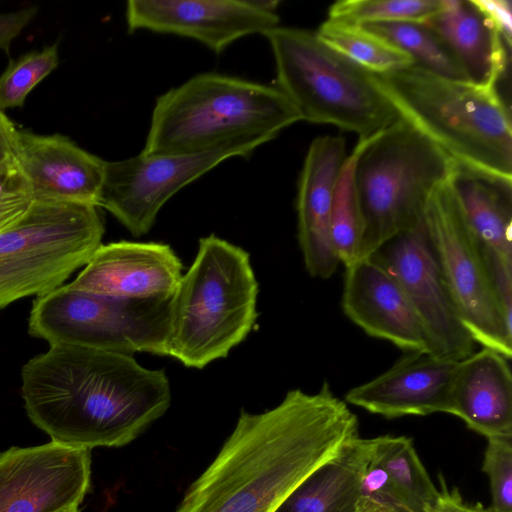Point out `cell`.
I'll list each match as a JSON object with an SVG mask.
<instances>
[{
	"label": "cell",
	"mask_w": 512,
	"mask_h": 512,
	"mask_svg": "<svg viewBox=\"0 0 512 512\" xmlns=\"http://www.w3.org/2000/svg\"><path fill=\"white\" fill-rule=\"evenodd\" d=\"M104 232L97 206L34 200L0 232V309L61 286L89 262Z\"/></svg>",
	"instance_id": "ba28073f"
},
{
	"label": "cell",
	"mask_w": 512,
	"mask_h": 512,
	"mask_svg": "<svg viewBox=\"0 0 512 512\" xmlns=\"http://www.w3.org/2000/svg\"><path fill=\"white\" fill-rule=\"evenodd\" d=\"M34 202L30 185L15 157L0 165V232L21 218Z\"/></svg>",
	"instance_id": "1f68e13d"
},
{
	"label": "cell",
	"mask_w": 512,
	"mask_h": 512,
	"mask_svg": "<svg viewBox=\"0 0 512 512\" xmlns=\"http://www.w3.org/2000/svg\"><path fill=\"white\" fill-rule=\"evenodd\" d=\"M482 471L487 475L494 512H512V436L487 438Z\"/></svg>",
	"instance_id": "f546056e"
},
{
	"label": "cell",
	"mask_w": 512,
	"mask_h": 512,
	"mask_svg": "<svg viewBox=\"0 0 512 512\" xmlns=\"http://www.w3.org/2000/svg\"><path fill=\"white\" fill-rule=\"evenodd\" d=\"M301 121L276 87L209 72L160 95L152 111L146 154H193L234 143L256 147Z\"/></svg>",
	"instance_id": "277c9868"
},
{
	"label": "cell",
	"mask_w": 512,
	"mask_h": 512,
	"mask_svg": "<svg viewBox=\"0 0 512 512\" xmlns=\"http://www.w3.org/2000/svg\"><path fill=\"white\" fill-rule=\"evenodd\" d=\"M315 32L326 46L369 73L386 74L414 65L405 52L363 25L328 18Z\"/></svg>",
	"instance_id": "cb8c5ba5"
},
{
	"label": "cell",
	"mask_w": 512,
	"mask_h": 512,
	"mask_svg": "<svg viewBox=\"0 0 512 512\" xmlns=\"http://www.w3.org/2000/svg\"><path fill=\"white\" fill-rule=\"evenodd\" d=\"M372 457L415 512H426L435 502L438 487L407 436L373 437Z\"/></svg>",
	"instance_id": "d4e9b609"
},
{
	"label": "cell",
	"mask_w": 512,
	"mask_h": 512,
	"mask_svg": "<svg viewBox=\"0 0 512 512\" xmlns=\"http://www.w3.org/2000/svg\"><path fill=\"white\" fill-rule=\"evenodd\" d=\"M372 450L363 472L356 512H415L374 461Z\"/></svg>",
	"instance_id": "4dcf8cb0"
},
{
	"label": "cell",
	"mask_w": 512,
	"mask_h": 512,
	"mask_svg": "<svg viewBox=\"0 0 512 512\" xmlns=\"http://www.w3.org/2000/svg\"><path fill=\"white\" fill-rule=\"evenodd\" d=\"M257 147L234 143L193 154H140L106 161L98 207L110 212L131 234L152 228L163 205L180 189L232 157H247Z\"/></svg>",
	"instance_id": "8fae6325"
},
{
	"label": "cell",
	"mask_w": 512,
	"mask_h": 512,
	"mask_svg": "<svg viewBox=\"0 0 512 512\" xmlns=\"http://www.w3.org/2000/svg\"><path fill=\"white\" fill-rule=\"evenodd\" d=\"M59 63L58 43L30 51L9 63L0 76V109L22 107L28 94Z\"/></svg>",
	"instance_id": "f1b7e54d"
},
{
	"label": "cell",
	"mask_w": 512,
	"mask_h": 512,
	"mask_svg": "<svg viewBox=\"0 0 512 512\" xmlns=\"http://www.w3.org/2000/svg\"><path fill=\"white\" fill-rule=\"evenodd\" d=\"M38 11L35 6L13 12L0 13V50L9 53L11 42L34 18Z\"/></svg>",
	"instance_id": "e575fe53"
},
{
	"label": "cell",
	"mask_w": 512,
	"mask_h": 512,
	"mask_svg": "<svg viewBox=\"0 0 512 512\" xmlns=\"http://www.w3.org/2000/svg\"><path fill=\"white\" fill-rule=\"evenodd\" d=\"M341 305L366 334L406 352L430 353L425 331L403 288L373 257L346 267Z\"/></svg>",
	"instance_id": "ac0fdd59"
},
{
	"label": "cell",
	"mask_w": 512,
	"mask_h": 512,
	"mask_svg": "<svg viewBox=\"0 0 512 512\" xmlns=\"http://www.w3.org/2000/svg\"><path fill=\"white\" fill-rule=\"evenodd\" d=\"M21 394L31 422L60 445L121 447L171 403L164 370L131 355L56 344L24 364Z\"/></svg>",
	"instance_id": "7a4b0ae2"
},
{
	"label": "cell",
	"mask_w": 512,
	"mask_h": 512,
	"mask_svg": "<svg viewBox=\"0 0 512 512\" xmlns=\"http://www.w3.org/2000/svg\"><path fill=\"white\" fill-rule=\"evenodd\" d=\"M18 129L0 109V165L15 157Z\"/></svg>",
	"instance_id": "d590c367"
},
{
	"label": "cell",
	"mask_w": 512,
	"mask_h": 512,
	"mask_svg": "<svg viewBox=\"0 0 512 512\" xmlns=\"http://www.w3.org/2000/svg\"><path fill=\"white\" fill-rule=\"evenodd\" d=\"M457 363L427 352H406L377 377L351 388L344 401L388 419L449 414Z\"/></svg>",
	"instance_id": "2e32d148"
},
{
	"label": "cell",
	"mask_w": 512,
	"mask_h": 512,
	"mask_svg": "<svg viewBox=\"0 0 512 512\" xmlns=\"http://www.w3.org/2000/svg\"><path fill=\"white\" fill-rule=\"evenodd\" d=\"M257 296L248 252L214 234L201 238L170 299L166 356L196 369L226 357L251 332Z\"/></svg>",
	"instance_id": "5b68a950"
},
{
	"label": "cell",
	"mask_w": 512,
	"mask_h": 512,
	"mask_svg": "<svg viewBox=\"0 0 512 512\" xmlns=\"http://www.w3.org/2000/svg\"><path fill=\"white\" fill-rule=\"evenodd\" d=\"M79 506H80V505H78V506H73V507H69V508H67V509H63V510H61V511H59V512H80V510H79Z\"/></svg>",
	"instance_id": "8d00e7d4"
},
{
	"label": "cell",
	"mask_w": 512,
	"mask_h": 512,
	"mask_svg": "<svg viewBox=\"0 0 512 512\" xmlns=\"http://www.w3.org/2000/svg\"><path fill=\"white\" fill-rule=\"evenodd\" d=\"M359 436L357 416L324 382L274 408L242 411L221 450L175 512H274L310 473Z\"/></svg>",
	"instance_id": "6da1fadb"
},
{
	"label": "cell",
	"mask_w": 512,
	"mask_h": 512,
	"mask_svg": "<svg viewBox=\"0 0 512 512\" xmlns=\"http://www.w3.org/2000/svg\"><path fill=\"white\" fill-rule=\"evenodd\" d=\"M373 438L360 435L304 480L274 512H356L363 472Z\"/></svg>",
	"instance_id": "7402d4cb"
},
{
	"label": "cell",
	"mask_w": 512,
	"mask_h": 512,
	"mask_svg": "<svg viewBox=\"0 0 512 512\" xmlns=\"http://www.w3.org/2000/svg\"><path fill=\"white\" fill-rule=\"evenodd\" d=\"M403 288L427 336L430 354L460 361L475 350L442 278L424 220L401 232L373 255Z\"/></svg>",
	"instance_id": "7c38bea8"
},
{
	"label": "cell",
	"mask_w": 512,
	"mask_h": 512,
	"mask_svg": "<svg viewBox=\"0 0 512 512\" xmlns=\"http://www.w3.org/2000/svg\"><path fill=\"white\" fill-rule=\"evenodd\" d=\"M427 24L448 46L470 81L497 86L511 47L471 0H441Z\"/></svg>",
	"instance_id": "44dd1931"
},
{
	"label": "cell",
	"mask_w": 512,
	"mask_h": 512,
	"mask_svg": "<svg viewBox=\"0 0 512 512\" xmlns=\"http://www.w3.org/2000/svg\"><path fill=\"white\" fill-rule=\"evenodd\" d=\"M376 134L359 139L352 153L347 155L334 189L331 235L340 264L345 268L358 261L364 234V219L356 185V165L360 154Z\"/></svg>",
	"instance_id": "484cf974"
},
{
	"label": "cell",
	"mask_w": 512,
	"mask_h": 512,
	"mask_svg": "<svg viewBox=\"0 0 512 512\" xmlns=\"http://www.w3.org/2000/svg\"><path fill=\"white\" fill-rule=\"evenodd\" d=\"M478 10L494 25L506 43L512 41V3L509 0H471Z\"/></svg>",
	"instance_id": "836d02e7"
},
{
	"label": "cell",
	"mask_w": 512,
	"mask_h": 512,
	"mask_svg": "<svg viewBox=\"0 0 512 512\" xmlns=\"http://www.w3.org/2000/svg\"><path fill=\"white\" fill-rule=\"evenodd\" d=\"M91 450L53 441L0 453V512H59L90 488Z\"/></svg>",
	"instance_id": "4fadbf2b"
},
{
	"label": "cell",
	"mask_w": 512,
	"mask_h": 512,
	"mask_svg": "<svg viewBox=\"0 0 512 512\" xmlns=\"http://www.w3.org/2000/svg\"><path fill=\"white\" fill-rule=\"evenodd\" d=\"M14 156L34 200L98 207L105 160L67 136L18 129Z\"/></svg>",
	"instance_id": "d6986e66"
},
{
	"label": "cell",
	"mask_w": 512,
	"mask_h": 512,
	"mask_svg": "<svg viewBox=\"0 0 512 512\" xmlns=\"http://www.w3.org/2000/svg\"><path fill=\"white\" fill-rule=\"evenodd\" d=\"M453 177L428 197L423 215L426 233L463 326L475 343L510 360L512 322L503 312L483 247L454 191Z\"/></svg>",
	"instance_id": "30bf717a"
},
{
	"label": "cell",
	"mask_w": 512,
	"mask_h": 512,
	"mask_svg": "<svg viewBox=\"0 0 512 512\" xmlns=\"http://www.w3.org/2000/svg\"><path fill=\"white\" fill-rule=\"evenodd\" d=\"M509 359L482 347L458 361L449 414L486 438L512 436V374Z\"/></svg>",
	"instance_id": "ffe728a7"
},
{
	"label": "cell",
	"mask_w": 512,
	"mask_h": 512,
	"mask_svg": "<svg viewBox=\"0 0 512 512\" xmlns=\"http://www.w3.org/2000/svg\"><path fill=\"white\" fill-rule=\"evenodd\" d=\"M452 185L483 248L512 263V183L459 168Z\"/></svg>",
	"instance_id": "603a6c76"
},
{
	"label": "cell",
	"mask_w": 512,
	"mask_h": 512,
	"mask_svg": "<svg viewBox=\"0 0 512 512\" xmlns=\"http://www.w3.org/2000/svg\"><path fill=\"white\" fill-rule=\"evenodd\" d=\"M458 169L444 151L400 117L378 132L356 165L364 219L358 261L421 222L432 191Z\"/></svg>",
	"instance_id": "52a82bcc"
},
{
	"label": "cell",
	"mask_w": 512,
	"mask_h": 512,
	"mask_svg": "<svg viewBox=\"0 0 512 512\" xmlns=\"http://www.w3.org/2000/svg\"><path fill=\"white\" fill-rule=\"evenodd\" d=\"M347 157L340 136L315 138L307 150L297 184V237L307 272L328 279L340 261L331 235L334 189Z\"/></svg>",
	"instance_id": "e0dca14e"
},
{
	"label": "cell",
	"mask_w": 512,
	"mask_h": 512,
	"mask_svg": "<svg viewBox=\"0 0 512 512\" xmlns=\"http://www.w3.org/2000/svg\"><path fill=\"white\" fill-rule=\"evenodd\" d=\"M263 35L273 54L276 87L301 120L331 124L364 139L399 118L373 74L326 46L315 31L278 25Z\"/></svg>",
	"instance_id": "8992f818"
},
{
	"label": "cell",
	"mask_w": 512,
	"mask_h": 512,
	"mask_svg": "<svg viewBox=\"0 0 512 512\" xmlns=\"http://www.w3.org/2000/svg\"><path fill=\"white\" fill-rule=\"evenodd\" d=\"M170 299L117 298L61 285L35 298L28 331L49 345L166 356Z\"/></svg>",
	"instance_id": "9c48e42d"
},
{
	"label": "cell",
	"mask_w": 512,
	"mask_h": 512,
	"mask_svg": "<svg viewBox=\"0 0 512 512\" xmlns=\"http://www.w3.org/2000/svg\"><path fill=\"white\" fill-rule=\"evenodd\" d=\"M440 7L441 0H341L329 7L328 18L358 25L380 22L426 23Z\"/></svg>",
	"instance_id": "83f0119b"
},
{
	"label": "cell",
	"mask_w": 512,
	"mask_h": 512,
	"mask_svg": "<svg viewBox=\"0 0 512 512\" xmlns=\"http://www.w3.org/2000/svg\"><path fill=\"white\" fill-rule=\"evenodd\" d=\"M405 52L414 65L458 80H469L443 40L425 23L380 22L363 25Z\"/></svg>",
	"instance_id": "4316f807"
},
{
	"label": "cell",
	"mask_w": 512,
	"mask_h": 512,
	"mask_svg": "<svg viewBox=\"0 0 512 512\" xmlns=\"http://www.w3.org/2000/svg\"><path fill=\"white\" fill-rule=\"evenodd\" d=\"M438 480L437 498L426 512H494L480 503L472 504L465 501L457 487H448L441 473L438 474Z\"/></svg>",
	"instance_id": "d6a6232c"
},
{
	"label": "cell",
	"mask_w": 512,
	"mask_h": 512,
	"mask_svg": "<svg viewBox=\"0 0 512 512\" xmlns=\"http://www.w3.org/2000/svg\"><path fill=\"white\" fill-rule=\"evenodd\" d=\"M373 80L398 116L460 169L512 183L511 113L497 86L416 65L373 74Z\"/></svg>",
	"instance_id": "3957f363"
},
{
	"label": "cell",
	"mask_w": 512,
	"mask_h": 512,
	"mask_svg": "<svg viewBox=\"0 0 512 512\" xmlns=\"http://www.w3.org/2000/svg\"><path fill=\"white\" fill-rule=\"evenodd\" d=\"M182 269L169 245L124 240L101 244L68 286L117 298H170Z\"/></svg>",
	"instance_id": "9a60e30c"
},
{
	"label": "cell",
	"mask_w": 512,
	"mask_h": 512,
	"mask_svg": "<svg viewBox=\"0 0 512 512\" xmlns=\"http://www.w3.org/2000/svg\"><path fill=\"white\" fill-rule=\"evenodd\" d=\"M278 1L130 0L128 31L149 30L194 39L219 54L236 40L279 25Z\"/></svg>",
	"instance_id": "5bb4252c"
}]
</instances>
